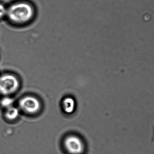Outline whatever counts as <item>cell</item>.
<instances>
[{"label": "cell", "mask_w": 154, "mask_h": 154, "mask_svg": "<svg viewBox=\"0 0 154 154\" xmlns=\"http://www.w3.org/2000/svg\"><path fill=\"white\" fill-rule=\"evenodd\" d=\"M36 11L32 3L26 0H18L8 6L7 19L16 26L29 24L35 17Z\"/></svg>", "instance_id": "obj_1"}, {"label": "cell", "mask_w": 154, "mask_h": 154, "mask_svg": "<svg viewBox=\"0 0 154 154\" xmlns=\"http://www.w3.org/2000/svg\"><path fill=\"white\" fill-rule=\"evenodd\" d=\"M63 108L66 113H72L75 109V103L74 100L71 97H67L64 99L63 102Z\"/></svg>", "instance_id": "obj_5"}, {"label": "cell", "mask_w": 154, "mask_h": 154, "mask_svg": "<svg viewBox=\"0 0 154 154\" xmlns=\"http://www.w3.org/2000/svg\"><path fill=\"white\" fill-rule=\"evenodd\" d=\"M19 87V81L15 75L9 74L0 75V95L9 96L15 93Z\"/></svg>", "instance_id": "obj_2"}, {"label": "cell", "mask_w": 154, "mask_h": 154, "mask_svg": "<svg viewBox=\"0 0 154 154\" xmlns=\"http://www.w3.org/2000/svg\"><path fill=\"white\" fill-rule=\"evenodd\" d=\"M8 13V6L0 3V20L7 18Z\"/></svg>", "instance_id": "obj_8"}, {"label": "cell", "mask_w": 154, "mask_h": 154, "mask_svg": "<svg viewBox=\"0 0 154 154\" xmlns=\"http://www.w3.org/2000/svg\"><path fill=\"white\" fill-rule=\"evenodd\" d=\"M65 149L68 154H82L85 146L82 140L77 136H68L64 141Z\"/></svg>", "instance_id": "obj_3"}, {"label": "cell", "mask_w": 154, "mask_h": 154, "mask_svg": "<svg viewBox=\"0 0 154 154\" xmlns=\"http://www.w3.org/2000/svg\"><path fill=\"white\" fill-rule=\"evenodd\" d=\"M21 110L29 114L37 113L41 109V103L35 97L28 96L22 98L19 101Z\"/></svg>", "instance_id": "obj_4"}, {"label": "cell", "mask_w": 154, "mask_h": 154, "mask_svg": "<svg viewBox=\"0 0 154 154\" xmlns=\"http://www.w3.org/2000/svg\"><path fill=\"white\" fill-rule=\"evenodd\" d=\"M19 110L18 108L12 106L6 109L5 116L6 119L10 120L16 119L19 115Z\"/></svg>", "instance_id": "obj_6"}, {"label": "cell", "mask_w": 154, "mask_h": 154, "mask_svg": "<svg viewBox=\"0 0 154 154\" xmlns=\"http://www.w3.org/2000/svg\"><path fill=\"white\" fill-rule=\"evenodd\" d=\"M14 100L9 96H3L0 100V105L5 109L13 106Z\"/></svg>", "instance_id": "obj_7"}]
</instances>
